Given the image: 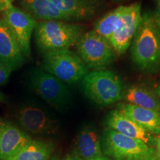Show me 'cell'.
<instances>
[{
	"instance_id": "1",
	"label": "cell",
	"mask_w": 160,
	"mask_h": 160,
	"mask_svg": "<svg viewBox=\"0 0 160 160\" xmlns=\"http://www.w3.org/2000/svg\"><path fill=\"white\" fill-rule=\"evenodd\" d=\"M131 57L141 71L153 73L160 68V30L153 13L145 11L131 42Z\"/></svg>"
},
{
	"instance_id": "2",
	"label": "cell",
	"mask_w": 160,
	"mask_h": 160,
	"mask_svg": "<svg viewBox=\"0 0 160 160\" xmlns=\"http://www.w3.org/2000/svg\"><path fill=\"white\" fill-rule=\"evenodd\" d=\"M82 25L64 21H42L37 23L34 30L35 43L42 54L53 51L69 49L76 45L85 33Z\"/></svg>"
},
{
	"instance_id": "3",
	"label": "cell",
	"mask_w": 160,
	"mask_h": 160,
	"mask_svg": "<svg viewBox=\"0 0 160 160\" xmlns=\"http://www.w3.org/2000/svg\"><path fill=\"white\" fill-rule=\"evenodd\" d=\"M85 94L98 105L106 106L123 99V82L114 72L101 70L88 72L82 80Z\"/></svg>"
},
{
	"instance_id": "4",
	"label": "cell",
	"mask_w": 160,
	"mask_h": 160,
	"mask_svg": "<svg viewBox=\"0 0 160 160\" xmlns=\"http://www.w3.org/2000/svg\"><path fill=\"white\" fill-rule=\"evenodd\" d=\"M26 80L31 91L56 109L64 110L71 103V93L66 84L42 68H31Z\"/></svg>"
},
{
	"instance_id": "5",
	"label": "cell",
	"mask_w": 160,
	"mask_h": 160,
	"mask_svg": "<svg viewBox=\"0 0 160 160\" xmlns=\"http://www.w3.org/2000/svg\"><path fill=\"white\" fill-rule=\"evenodd\" d=\"M42 69L69 85L82 81L88 73V68L79 55L70 49L57 50L43 54Z\"/></svg>"
},
{
	"instance_id": "6",
	"label": "cell",
	"mask_w": 160,
	"mask_h": 160,
	"mask_svg": "<svg viewBox=\"0 0 160 160\" xmlns=\"http://www.w3.org/2000/svg\"><path fill=\"white\" fill-rule=\"evenodd\" d=\"M18 125L26 133L38 136H52L59 133L60 124L48 110L33 101L20 104L15 112Z\"/></svg>"
},
{
	"instance_id": "7",
	"label": "cell",
	"mask_w": 160,
	"mask_h": 160,
	"mask_svg": "<svg viewBox=\"0 0 160 160\" xmlns=\"http://www.w3.org/2000/svg\"><path fill=\"white\" fill-rule=\"evenodd\" d=\"M75 45L77 53L88 70H105L115 59L114 50L110 42L93 30L84 33Z\"/></svg>"
},
{
	"instance_id": "8",
	"label": "cell",
	"mask_w": 160,
	"mask_h": 160,
	"mask_svg": "<svg viewBox=\"0 0 160 160\" xmlns=\"http://www.w3.org/2000/svg\"><path fill=\"white\" fill-rule=\"evenodd\" d=\"M107 154L116 160H152L153 150L140 140L108 129L105 135Z\"/></svg>"
},
{
	"instance_id": "9",
	"label": "cell",
	"mask_w": 160,
	"mask_h": 160,
	"mask_svg": "<svg viewBox=\"0 0 160 160\" xmlns=\"http://www.w3.org/2000/svg\"><path fill=\"white\" fill-rule=\"evenodd\" d=\"M2 19L19 43L24 58L31 57V39L38 22L22 9L11 5L3 11Z\"/></svg>"
},
{
	"instance_id": "10",
	"label": "cell",
	"mask_w": 160,
	"mask_h": 160,
	"mask_svg": "<svg viewBox=\"0 0 160 160\" xmlns=\"http://www.w3.org/2000/svg\"><path fill=\"white\" fill-rule=\"evenodd\" d=\"M142 19V5L135 2L126 6L120 22L109 42L116 54H124L131 45Z\"/></svg>"
},
{
	"instance_id": "11",
	"label": "cell",
	"mask_w": 160,
	"mask_h": 160,
	"mask_svg": "<svg viewBox=\"0 0 160 160\" xmlns=\"http://www.w3.org/2000/svg\"><path fill=\"white\" fill-rule=\"evenodd\" d=\"M31 139L14 124L0 119V160H11Z\"/></svg>"
},
{
	"instance_id": "12",
	"label": "cell",
	"mask_w": 160,
	"mask_h": 160,
	"mask_svg": "<svg viewBox=\"0 0 160 160\" xmlns=\"http://www.w3.org/2000/svg\"><path fill=\"white\" fill-rule=\"evenodd\" d=\"M106 125L110 130L125 137L140 140L145 144L151 142L153 139L151 133L118 109L113 110L109 113L106 119Z\"/></svg>"
},
{
	"instance_id": "13",
	"label": "cell",
	"mask_w": 160,
	"mask_h": 160,
	"mask_svg": "<svg viewBox=\"0 0 160 160\" xmlns=\"http://www.w3.org/2000/svg\"><path fill=\"white\" fill-rule=\"evenodd\" d=\"M0 62L13 71L19 69L25 62L19 43L2 18L0 19Z\"/></svg>"
},
{
	"instance_id": "14",
	"label": "cell",
	"mask_w": 160,
	"mask_h": 160,
	"mask_svg": "<svg viewBox=\"0 0 160 160\" xmlns=\"http://www.w3.org/2000/svg\"><path fill=\"white\" fill-rule=\"evenodd\" d=\"M76 149L79 157L83 160H91L102 157L101 139L93 125L84 126L76 139Z\"/></svg>"
},
{
	"instance_id": "15",
	"label": "cell",
	"mask_w": 160,
	"mask_h": 160,
	"mask_svg": "<svg viewBox=\"0 0 160 160\" xmlns=\"http://www.w3.org/2000/svg\"><path fill=\"white\" fill-rule=\"evenodd\" d=\"M20 7L37 20L42 21H73L58 10L50 0H19Z\"/></svg>"
},
{
	"instance_id": "16",
	"label": "cell",
	"mask_w": 160,
	"mask_h": 160,
	"mask_svg": "<svg viewBox=\"0 0 160 160\" xmlns=\"http://www.w3.org/2000/svg\"><path fill=\"white\" fill-rule=\"evenodd\" d=\"M118 110L125 113L148 132L160 134V113L128 103L118 105Z\"/></svg>"
},
{
	"instance_id": "17",
	"label": "cell",
	"mask_w": 160,
	"mask_h": 160,
	"mask_svg": "<svg viewBox=\"0 0 160 160\" xmlns=\"http://www.w3.org/2000/svg\"><path fill=\"white\" fill-rule=\"evenodd\" d=\"M62 13L73 21H87L102 9V0H62Z\"/></svg>"
},
{
	"instance_id": "18",
	"label": "cell",
	"mask_w": 160,
	"mask_h": 160,
	"mask_svg": "<svg viewBox=\"0 0 160 160\" xmlns=\"http://www.w3.org/2000/svg\"><path fill=\"white\" fill-rule=\"evenodd\" d=\"M123 99L128 104L160 113V100L157 93L145 85H129L124 90Z\"/></svg>"
},
{
	"instance_id": "19",
	"label": "cell",
	"mask_w": 160,
	"mask_h": 160,
	"mask_svg": "<svg viewBox=\"0 0 160 160\" xmlns=\"http://www.w3.org/2000/svg\"><path fill=\"white\" fill-rule=\"evenodd\" d=\"M53 149L51 143L31 139L11 160H49Z\"/></svg>"
},
{
	"instance_id": "20",
	"label": "cell",
	"mask_w": 160,
	"mask_h": 160,
	"mask_svg": "<svg viewBox=\"0 0 160 160\" xmlns=\"http://www.w3.org/2000/svg\"><path fill=\"white\" fill-rule=\"evenodd\" d=\"M125 9L126 6L121 5L106 13L95 23L93 31L109 41L117 28Z\"/></svg>"
},
{
	"instance_id": "21",
	"label": "cell",
	"mask_w": 160,
	"mask_h": 160,
	"mask_svg": "<svg viewBox=\"0 0 160 160\" xmlns=\"http://www.w3.org/2000/svg\"><path fill=\"white\" fill-rule=\"evenodd\" d=\"M13 71L10 66L0 62V85L8 83Z\"/></svg>"
},
{
	"instance_id": "22",
	"label": "cell",
	"mask_w": 160,
	"mask_h": 160,
	"mask_svg": "<svg viewBox=\"0 0 160 160\" xmlns=\"http://www.w3.org/2000/svg\"><path fill=\"white\" fill-rule=\"evenodd\" d=\"M152 13L156 25L160 30V0H155V9Z\"/></svg>"
},
{
	"instance_id": "23",
	"label": "cell",
	"mask_w": 160,
	"mask_h": 160,
	"mask_svg": "<svg viewBox=\"0 0 160 160\" xmlns=\"http://www.w3.org/2000/svg\"><path fill=\"white\" fill-rule=\"evenodd\" d=\"M154 143L155 148L153 150V159L155 160H160V134H158L155 138L152 139Z\"/></svg>"
},
{
	"instance_id": "24",
	"label": "cell",
	"mask_w": 160,
	"mask_h": 160,
	"mask_svg": "<svg viewBox=\"0 0 160 160\" xmlns=\"http://www.w3.org/2000/svg\"><path fill=\"white\" fill-rule=\"evenodd\" d=\"M13 0H0V12L5 11L8 8L12 5Z\"/></svg>"
},
{
	"instance_id": "25",
	"label": "cell",
	"mask_w": 160,
	"mask_h": 160,
	"mask_svg": "<svg viewBox=\"0 0 160 160\" xmlns=\"http://www.w3.org/2000/svg\"><path fill=\"white\" fill-rule=\"evenodd\" d=\"M64 160H83V159H81V158H79V157H77V156H69V157L65 158Z\"/></svg>"
},
{
	"instance_id": "26",
	"label": "cell",
	"mask_w": 160,
	"mask_h": 160,
	"mask_svg": "<svg viewBox=\"0 0 160 160\" xmlns=\"http://www.w3.org/2000/svg\"><path fill=\"white\" fill-rule=\"evenodd\" d=\"M156 93H157L158 97H159V99L160 100V82L158 84L157 86V88H156Z\"/></svg>"
},
{
	"instance_id": "27",
	"label": "cell",
	"mask_w": 160,
	"mask_h": 160,
	"mask_svg": "<svg viewBox=\"0 0 160 160\" xmlns=\"http://www.w3.org/2000/svg\"><path fill=\"white\" fill-rule=\"evenodd\" d=\"M5 95H4L2 92H0V103L3 102H5Z\"/></svg>"
},
{
	"instance_id": "28",
	"label": "cell",
	"mask_w": 160,
	"mask_h": 160,
	"mask_svg": "<svg viewBox=\"0 0 160 160\" xmlns=\"http://www.w3.org/2000/svg\"><path fill=\"white\" fill-rule=\"evenodd\" d=\"M91 160H110V159H107V158H105V157H103L102 156V157L95 158V159H91Z\"/></svg>"
},
{
	"instance_id": "29",
	"label": "cell",
	"mask_w": 160,
	"mask_h": 160,
	"mask_svg": "<svg viewBox=\"0 0 160 160\" xmlns=\"http://www.w3.org/2000/svg\"><path fill=\"white\" fill-rule=\"evenodd\" d=\"M112 2H121L125 1V0H111Z\"/></svg>"
},
{
	"instance_id": "30",
	"label": "cell",
	"mask_w": 160,
	"mask_h": 160,
	"mask_svg": "<svg viewBox=\"0 0 160 160\" xmlns=\"http://www.w3.org/2000/svg\"><path fill=\"white\" fill-rule=\"evenodd\" d=\"M152 160H155V159H152Z\"/></svg>"
}]
</instances>
